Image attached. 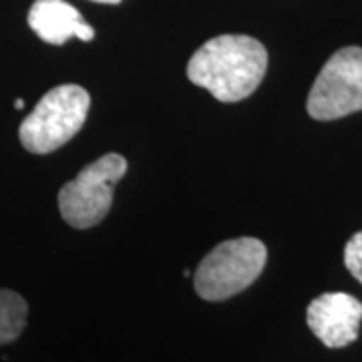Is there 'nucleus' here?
Listing matches in <instances>:
<instances>
[{"mask_svg":"<svg viewBox=\"0 0 362 362\" xmlns=\"http://www.w3.org/2000/svg\"><path fill=\"white\" fill-rule=\"evenodd\" d=\"M268 71L266 47L247 35H220L187 63V78L221 103H238L258 89Z\"/></svg>","mask_w":362,"mask_h":362,"instance_id":"nucleus-1","label":"nucleus"},{"mask_svg":"<svg viewBox=\"0 0 362 362\" xmlns=\"http://www.w3.org/2000/svg\"><path fill=\"white\" fill-rule=\"evenodd\" d=\"M90 109V97L78 85L51 89L33 113L21 123V143L26 151L47 156L69 143L83 129Z\"/></svg>","mask_w":362,"mask_h":362,"instance_id":"nucleus-2","label":"nucleus"},{"mask_svg":"<svg viewBox=\"0 0 362 362\" xmlns=\"http://www.w3.org/2000/svg\"><path fill=\"white\" fill-rule=\"evenodd\" d=\"M268 250L258 238L221 242L199 262L194 274L195 292L207 302H221L254 284L266 266Z\"/></svg>","mask_w":362,"mask_h":362,"instance_id":"nucleus-3","label":"nucleus"},{"mask_svg":"<svg viewBox=\"0 0 362 362\" xmlns=\"http://www.w3.org/2000/svg\"><path fill=\"white\" fill-rule=\"evenodd\" d=\"M125 173L127 159L119 153H107L83 168L77 177L59 192V211L63 220L77 230L101 223L113 204L117 181Z\"/></svg>","mask_w":362,"mask_h":362,"instance_id":"nucleus-4","label":"nucleus"},{"mask_svg":"<svg viewBox=\"0 0 362 362\" xmlns=\"http://www.w3.org/2000/svg\"><path fill=\"white\" fill-rule=\"evenodd\" d=\"M306 109L316 121H334L362 111L361 47H344L326 61L312 85Z\"/></svg>","mask_w":362,"mask_h":362,"instance_id":"nucleus-5","label":"nucleus"},{"mask_svg":"<svg viewBox=\"0 0 362 362\" xmlns=\"http://www.w3.org/2000/svg\"><path fill=\"white\" fill-rule=\"evenodd\" d=\"M306 322L324 346L344 349L358 338L362 304L344 292H328L312 300Z\"/></svg>","mask_w":362,"mask_h":362,"instance_id":"nucleus-6","label":"nucleus"},{"mask_svg":"<svg viewBox=\"0 0 362 362\" xmlns=\"http://www.w3.org/2000/svg\"><path fill=\"white\" fill-rule=\"evenodd\" d=\"M28 26L49 45H65L73 37L89 42L95 37L89 23L65 0H37L28 11Z\"/></svg>","mask_w":362,"mask_h":362,"instance_id":"nucleus-7","label":"nucleus"},{"mask_svg":"<svg viewBox=\"0 0 362 362\" xmlns=\"http://www.w3.org/2000/svg\"><path fill=\"white\" fill-rule=\"evenodd\" d=\"M28 304L13 290H0V346L23 334L26 326Z\"/></svg>","mask_w":362,"mask_h":362,"instance_id":"nucleus-8","label":"nucleus"},{"mask_svg":"<svg viewBox=\"0 0 362 362\" xmlns=\"http://www.w3.org/2000/svg\"><path fill=\"white\" fill-rule=\"evenodd\" d=\"M344 264L349 272L362 284V232L354 233L344 247Z\"/></svg>","mask_w":362,"mask_h":362,"instance_id":"nucleus-9","label":"nucleus"},{"mask_svg":"<svg viewBox=\"0 0 362 362\" xmlns=\"http://www.w3.org/2000/svg\"><path fill=\"white\" fill-rule=\"evenodd\" d=\"M90 2H99V4H119L121 0H90Z\"/></svg>","mask_w":362,"mask_h":362,"instance_id":"nucleus-10","label":"nucleus"},{"mask_svg":"<svg viewBox=\"0 0 362 362\" xmlns=\"http://www.w3.org/2000/svg\"><path fill=\"white\" fill-rule=\"evenodd\" d=\"M14 109H18V111L25 109V101H23V99H16V101H14Z\"/></svg>","mask_w":362,"mask_h":362,"instance_id":"nucleus-11","label":"nucleus"}]
</instances>
